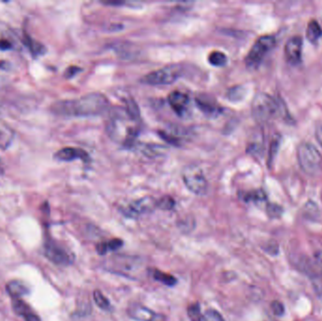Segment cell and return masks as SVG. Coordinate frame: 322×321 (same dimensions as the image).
Listing matches in <instances>:
<instances>
[{
  "label": "cell",
  "mask_w": 322,
  "mask_h": 321,
  "mask_svg": "<svg viewBox=\"0 0 322 321\" xmlns=\"http://www.w3.org/2000/svg\"><path fill=\"white\" fill-rule=\"evenodd\" d=\"M266 211H267V214L270 218L278 219L284 213V208L281 205L277 204V203L271 202V203L267 204Z\"/></svg>",
  "instance_id": "obj_28"
},
{
  "label": "cell",
  "mask_w": 322,
  "mask_h": 321,
  "mask_svg": "<svg viewBox=\"0 0 322 321\" xmlns=\"http://www.w3.org/2000/svg\"><path fill=\"white\" fill-rule=\"evenodd\" d=\"M155 208H156V200L147 196L131 202L124 209V214L129 218H138L141 215L152 212Z\"/></svg>",
  "instance_id": "obj_9"
},
{
  "label": "cell",
  "mask_w": 322,
  "mask_h": 321,
  "mask_svg": "<svg viewBox=\"0 0 322 321\" xmlns=\"http://www.w3.org/2000/svg\"><path fill=\"white\" fill-rule=\"evenodd\" d=\"M315 261L319 265H322V251H318L315 253Z\"/></svg>",
  "instance_id": "obj_39"
},
{
  "label": "cell",
  "mask_w": 322,
  "mask_h": 321,
  "mask_svg": "<svg viewBox=\"0 0 322 321\" xmlns=\"http://www.w3.org/2000/svg\"><path fill=\"white\" fill-rule=\"evenodd\" d=\"M303 215L309 220L317 219L320 215V209L317 203L312 201L306 202L303 206Z\"/></svg>",
  "instance_id": "obj_27"
},
{
  "label": "cell",
  "mask_w": 322,
  "mask_h": 321,
  "mask_svg": "<svg viewBox=\"0 0 322 321\" xmlns=\"http://www.w3.org/2000/svg\"><path fill=\"white\" fill-rule=\"evenodd\" d=\"M12 308L17 315L22 316V317H25V315H27L28 313L31 312V310L28 307V305L25 302L22 298H13Z\"/></svg>",
  "instance_id": "obj_26"
},
{
  "label": "cell",
  "mask_w": 322,
  "mask_h": 321,
  "mask_svg": "<svg viewBox=\"0 0 322 321\" xmlns=\"http://www.w3.org/2000/svg\"><path fill=\"white\" fill-rule=\"evenodd\" d=\"M181 70L176 65H170L164 68L151 72L144 75L143 81L149 85H169L178 79Z\"/></svg>",
  "instance_id": "obj_7"
},
{
  "label": "cell",
  "mask_w": 322,
  "mask_h": 321,
  "mask_svg": "<svg viewBox=\"0 0 322 321\" xmlns=\"http://www.w3.org/2000/svg\"><path fill=\"white\" fill-rule=\"evenodd\" d=\"M276 38L273 35H264L259 37L245 58V63L249 68H257L267 54L274 48Z\"/></svg>",
  "instance_id": "obj_5"
},
{
  "label": "cell",
  "mask_w": 322,
  "mask_h": 321,
  "mask_svg": "<svg viewBox=\"0 0 322 321\" xmlns=\"http://www.w3.org/2000/svg\"><path fill=\"white\" fill-rule=\"evenodd\" d=\"M188 316L191 321H203V316L201 315L200 305L198 303L191 304L188 308Z\"/></svg>",
  "instance_id": "obj_30"
},
{
  "label": "cell",
  "mask_w": 322,
  "mask_h": 321,
  "mask_svg": "<svg viewBox=\"0 0 322 321\" xmlns=\"http://www.w3.org/2000/svg\"><path fill=\"white\" fill-rule=\"evenodd\" d=\"M175 205L174 200L171 196H164L156 200V207L162 210H172Z\"/></svg>",
  "instance_id": "obj_29"
},
{
  "label": "cell",
  "mask_w": 322,
  "mask_h": 321,
  "mask_svg": "<svg viewBox=\"0 0 322 321\" xmlns=\"http://www.w3.org/2000/svg\"><path fill=\"white\" fill-rule=\"evenodd\" d=\"M151 274L155 281H158L162 283L163 285H166L168 286H175L177 283V280L175 277H173L171 274L165 273L163 272H160L158 270H153L151 272Z\"/></svg>",
  "instance_id": "obj_20"
},
{
  "label": "cell",
  "mask_w": 322,
  "mask_h": 321,
  "mask_svg": "<svg viewBox=\"0 0 322 321\" xmlns=\"http://www.w3.org/2000/svg\"><path fill=\"white\" fill-rule=\"evenodd\" d=\"M6 288H7L8 293L12 296V298H21L28 293L27 286L19 281L10 282L6 286Z\"/></svg>",
  "instance_id": "obj_17"
},
{
  "label": "cell",
  "mask_w": 322,
  "mask_h": 321,
  "mask_svg": "<svg viewBox=\"0 0 322 321\" xmlns=\"http://www.w3.org/2000/svg\"><path fill=\"white\" fill-rule=\"evenodd\" d=\"M208 61L211 65L216 67L224 66L227 63L226 55L221 51H212L208 56Z\"/></svg>",
  "instance_id": "obj_22"
},
{
  "label": "cell",
  "mask_w": 322,
  "mask_h": 321,
  "mask_svg": "<svg viewBox=\"0 0 322 321\" xmlns=\"http://www.w3.org/2000/svg\"><path fill=\"white\" fill-rule=\"evenodd\" d=\"M182 178L184 184L196 195H204L208 191V182L202 170L198 166L189 165L183 170Z\"/></svg>",
  "instance_id": "obj_6"
},
{
  "label": "cell",
  "mask_w": 322,
  "mask_h": 321,
  "mask_svg": "<svg viewBox=\"0 0 322 321\" xmlns=\"http://www.w3.org/2000/svg\"><path fill=\"white\" fill-rule=\"evenodd\" d=\"M203 321H225L223 317L214 309L207 310L203 315Z\"/></svg>",
  "instance_id": "obj_31"
},
{
  "label": "cell",
  "mask_w": 322,
  "mask_h": 321,
  "mask_svg": "<svg viewBox=\"0 0 322 321\" xmlns=\"http://www.w3.org/2000/svg\"><path fill=\"white\" fill-rule=\"evenodd\" d=\"M128 316L136 321H164L162 315L155 313V311L144 307L143 305H131L127 310Z\"/></svg>",
  "instance_id": "obj_11"
},
{
  "label": "cell",
  "mask_w": 322,
  "mask_h": 321,
  "mask_svg": "<svg viewBox=\"0 0 322 321\" xmlns=\"http://www.w3.org/2000/svg\"><path fill=\"white\" fill-rule=\"evenodd\" d=\"M45 254L50 261L62 267L70 265L74 259L68 250L53 241L46 243Z\"/></svg>",
  "instance_id": "obj_8"
},
{
  "label": "cell",
  "mask_w": 322,
  "mask_h": 321,
  "mask_svg": "<svg viewBox=\"0 0 322 321\" xmlns=\"http://www.w3.org/2000/svg\"><path fill=\"white\" fill-rule=\"evenodd\" d=\"M280 145H281V136L280 135H275L274 138L272 139V141L271 143V146H270L269 158H268V164H269V166L271 167V165L272 164V162H273L276 155L278 154Z\"/></svg>",
  "instance_id": "obj_24"
},
{
  "label": "cell",
  "mask_w": 322,
  "mask_h": 321,
  "mask_svg": "<svg viewBox=\"0 0 322 321\" xmlns=\"http://www.w3.org/2000/svg\"><path fill=\"white\" fill-rule=\"evenodd\" d=\"M310 279L311 284L315 293L320 297H322V268L319 265L310 273L307 275Z\"/></svg>",
  "instance_id": "obj_15"
},
{
  "label": "cell",
  "mask_w": 322,
  "mask_h": 321,
  "mask_svg": "<svg viewBox=\"0 0 322 321\" xmlns=\"http://www.w3.org/2000/svg\"><path fill=\"white\" fill-rule=\"evenodd\" d=\"M108 137L116 143L130 147L139 133L138 120L132 118L125 108H116L107 120Z\"/></svg>",
  "instance_id": "obj_2"
},
{
  "label": "cell",
  "mask_w": 322,
  "mask_h": 321,
  "mask_svg": "<svg viewBox=\"0 0 322 321\" xmlns=\"http://www.w3.org/2000/svg\"><path fill=\"white\" fill-rule=\"evenodd\" d=\"M242 96H243V89L241 87H239V86L231 89L228 92V97L231 100H233V101H237V100L241 99Z\"/></svg>",
  "instance_id": "obj_33"
},
{
  "label": "cell",
  "mask_w": 322,
  "mask_h": 321,
  "mask_svg": "<svg viewBox=\"0 0 322 321\" xmlns=\"http://www.w3.org/2000/svg\"><path fill=\"white\" fill-rule=\"evenodd\" d=\"M54 157L56 160L64 161V162L73 161L75 159H80L83 162H89L91 160L90 155L86 151H84L83 149L75 148V147H64L59 150L54 155Z\"/></svg>",
  "instance_id": "obj_12"
},
{
  "label": "cell",
  "mask_w": 322,
  "mask_h": 321,
  "mask_svg": "<svg viewBox=\"0 0 322 321\" xmlns=\"http://www.w3.org/2000/svg\"><path fill=\"white\" fill-rule=\"evenodd\" d=\"M271 308H272V313L274 314L275 316H277V317L283 316L285 314V312H286V308H285L284 304L281 301H279V300L272 301V304H271Z\"/></svg>",
  "instance_id": "obj_32"
},
{
  "label": "cell",
  "mask_w": 322,
  "mask_h": 321,
  "mask_svg": "<svg viewBox=\"0 0 322 321\" xmlns=\"http://www.w3.org/2000/svg\"><path fill=\"white\" fill-rule=\"evenodd\" d=\"M94 299H95V302L96 303V305L101 308L104 311H111L112 307H111V304L109 302V300L107 299L106 296L99 290H96L94 292Z\"/></svg>",
  "instance_id": "obj_23"
},
{
  "label": "cell",
  "mask_w": 322,
  "mask_h": 321,
  "mask_svg": "<svg viewBox=\"0 0 322 321\" xmlns=\"http://www.w3.org/2000/svg\"><path fill=\"white\" fill-rule=\"evenodd\" d=\"M243 199L246 202H260L267 200V195L262 190L250 191L243 195Z\"/></svg>",
  "instance_id": "obj_25"
},
{
  "label": "cell",
  "mask_w": 322,
  "mask_h": 321,
  "mask_svg": "<svg viewBox=\"0 0 322 321\" xmlns=\"http://www.w3.org/2000/svg\"><path fill=\"white\" fill-rule=\"evenodd\" d=\"M12 48V44L7 39H0V50L7 51Z\"/></svg>",
  "instance_id": "obj_36"
},
{
  "label": "cell",
  "mask_w": 322,
  "mask_h": 321,
  "mask_svg": "<svg viewBox=\"0 0 322 321\" xmlns=\"http://www.w3.org/2000/svg\"><path fill=\"white\" fill-rule=\"evenodd\" d=\"M264 250L271 255H277L279 253V245L274 241H270L266 244Z\"/></svg>",
  "instance_id": "obj_34"
},
{
  "label": "cell",
  "mask_w": 322,
  "mask_h": 321,
  "mask_svg": "<svg viewBox=\"0 0 322 321\" xmlns=\"http://www.w3.org/2000/svg\"><path fill=\"white\" fill-rule=\"evenodd\" d=\"M23 43H24L25 46L28 48V50L30 51V53L33 57H39L41 55H44L47 51V48L44 45L33 40L30 36L27 35L25 33L24 39H23Z\"/></svg>",
  "instance_id": "obj_16"
},
{
  "label": "cell",
  "mask_w": 322,
  "mask_h": 321,
  "mask_svg": "<svg viewBox=\"0 0 322 321\" xmlns=\"http://www.w3.org/2000/svg\"><path fill=\"white\" fill-rule=\"evenodd\" d=\"M285 105L266 93H258L251 102V114L259 123H266L280 115H285Z\"/></svg>",
  "instance_id": "obj_3"
},
{
  "label": "cell",
  "mask_w": 322,
  "mask_h": 321,
  "mask_svg": "<svg viewBox=\"0 0 322 321\" xmlns=\"http://www.w3.org/2000/svg\"><path fill=\"white\" fill-rule=\"evenodd\" d=\"M80 71L79 67H75V66H72V67H69L65 73H64V75L65 77L67 78H71L74 75H75L78 72Z\"/></svg>",
  "instance_id": "obj_37"
},
{
  "label": "cell",
  "mask_w": 322,
  "mask_h": 321,
  "mask_svg": "<svg viewBox=\"0 0 322 321\" xmlns=\"http://www.w3.org/2000/svg\"><path fill=\"white\" fill-rule=\"evenodd\" d=\"M24 319L25 321H41V319L36 314H34L33 312H30L27 315H25Z\"/></svg>",
  "instance_id": "obj_38"
},
{
  "label": "cell",
  "mask_w": 322,
  "mask_h": 321,
  "mask_svg": "<svg viewBox=\"0 0 322 321\" xmlns=\"http://www.w3.org/2000/svg\"><path fill=\"white\" fill-rule=\"evenodd\" d=\"M13 140V133L7 126L0 125V148L7 149Z\"/></svg>",
  "instance_id": "obj_21"
},
{
  "label": "cell",
  "mask_w": 322,
  "mask_h": 321,
  "mask_svg": "<svg viewBox=\"0 0 322 321\" xmlns=\"http://www.w3.org/2000/svg\"><path fill=\"white\" fill-rule=\"evenodd\" d=\"M196 103L198 107L202 109L205 114H212L219 113L221 111V108L217 104H215L214 101L211 100V98H208L207 96H198L196 98Z\"/></svg>",
  "instance_id": "obj_14"
},
{
  "label": "cell",
  "mask_w": 322,
  "mask_h": 321,
  "mask_svg": "<svg viewBox=\"0 0 322 321\" xmlns=\"http://www.w3.org/2000/svg\"><path fill=\"white\" fill-rule=\"evenodd\" d=\"M297 159L299 168L306 174L315 175L322 168V154L312 143H302L298 145Z\"/></svg>",
  "instance_id": "obj_4"
},
{
  "label": "cell",
  "mask_w": 322,
  "mask_h": 321,
  "mask_svg": "<svg viewBox=\"0 0 322 321\" xmlns=\"http://www.w3.org/2000/svg\"><path fill=\"white\" fill-rule=\"evenodd\" d=\"M124 242L122 239L119 238H114L111 239L109 241H106V242H101L97 245L96 250L97 252L101 255H105L107 252L110 251V250H117L123 246Z\"/></svg>",
  "instance_id": "obj_18"
},
{
  "label": "cell",
  "mask_w": 322,
  "mask_h": 321,
  "mask_svg": "<svg viewBox=\"0 0 322 321\" xmlns=\"http://www.w3.org/2000/svg\"><path fill=\"white\" fill-rule=\"evenodd\" d=\"M322 36V28L317 20H311L307 25L306 37L311 43L316 44Z\"/></svg>",
  "instance_id": "obj_19"
},
{
  "label": "cell",
  "mask_w": 322,
  "mask_h": 321,
  "mask_svg": "<svg viewBox=\"0 0 322 321\" xmlns=\"http://www.w3.org/2000/svg\"><path fill=\"white\" fill-rule=\"evenodd\" d=\"M302 38L300 36L290 37L285 46V56L290 64L297 65L301 61Z\"/></svg>",
  "instance_id": "obj_10"
},
{
  "label": "cell",
  "mask_w": 322,
  "mask_h": 321,
  "mask_svg": "<svg viewBox=\"0 0 322 321\" xmlns=\"http://www.w3.org/2000/svg\"><path fill=\"white\" fill-rule=\"evenodd\" d=\"M315 135H316V139H317L318 143L322 146V121H320L317 123L316 129H315Z\"/></svg>",
  "instance_id": "obj_35"
},
{
  "label": "cell",
  "mask_w": 322,
  "mask_h": 321,
  "mask_svg": "<svg viewBox=\"0 0 322 321\" xmlns=\"http://www.w3.org/2000/svg\"></svg>",
  "instance_id": "obj_40"
},
{
  "label": "cell",
  "mask_w": 322,
  "mask_h": 321,
  "mask_svg": "<svg viewBox=\"0 0 322 321\" xmlns=\"http://www.w3.org/2000/svg\"><path fill=\"white\" fill-rule=\"evenodd\" d=\"M168 102L171 107L175 111V113L182 115L189 106L190 98L184 93L174 91L168 96Z\"/></svg>",
  "instance_id": "obj_13"
},
{
  "label": "cell",
  "mask_w": 322,
  "mask_h": 321,
  "mask_svg": "<svg viewBox=\"0 0 322 321\" xmlns=\"http://www.w3.org/2000/svg\"><path fill=\"white\" fill-rule=\"evenodd\" d=\"M108 106L106 96L93 93L77 99L58 101L51 106V111L62 117H93L105 113Z\"/></svg>",
  "instance_id": "obj_1"
}]
</instances>
